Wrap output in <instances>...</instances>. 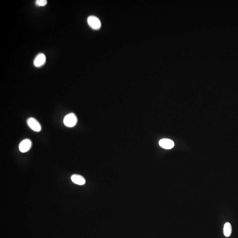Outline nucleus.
Masks as SVG:
<instances>
[{
  "mask_svg": "<svg viewBox=\"0 0 238 238\" xmlns=\"http://www.w3.org/2000/svg\"><path fill=\"white\" fill-rule=\"evenodd\" d=\"M87 22L89 26L94 30H98L101 26V22L95 16H91L87 18Z\"/></svg>",
  "mask_w": 238,
  "mask_h": 238,
  "instance_id": "obj_3",
  "label": "nucleus"
},
{
  "mask_svg": "<svg viewBox=\"0 0 238 238\" xmlns=\"http://www.w3.org/2000/svg\"><path fill=\"white\" fill-rule=\"evenodd\" d=\"M232 228L231 224L229 223H226L224 226V234L226 237H229L231 235Z\"/></svg>",
  "mask_w": 238,
  "mask_h": 238,
  "instance_id": "obj_8",
  "label": "nucleus"
},
{
  "mask_svg": "<svg viewBox=\"0 0 238 238\" xmlns=\"http://www.w3.org/2000/svg\"><path fill=\"white\" fill-rule=\"evenodd\" d=\"M27 124L29 128L35 132H40L42 130V127L39 122L33 117L29 118L27 120Z\"/></svg>",
  "mask_w": 238,
  "mask_h": 238,
  "instance_id": "obj_2",
  "label": "nucleus"
},
{
  "mask_svg": "<svg viewBox=\"0 0 238 238\" xmlns=\"http://www.w3.org/2000/svg\"><path fill=\"white\" fill-rule=\"evenodd\" d=\"M46 61V57L42 53L38 54L34 60V65L36 67L39 68L44 65Z\"/></svg>",
  "mask_w": 238,
  "mask_h": 238,
  "instance_id": "obj_5",
  "label": "nucleus"
},
{
  "mask_svg": "<svg viewBox=\"0 0 238 238\" xmlns=\"http://www.w3.org/2000/svg\"><path fill=\"white\" fill-rule=\"evenodd\" d=\"M35 3L37 6H44L47 4V1L46 0H37Z\"/></svg>",
  "mask_w": 238,
  "mask_h": 238,
  "instance_id": "obj_9",
  "label": "nucleus"
},
{
  "mask_svg": "<svg viewBox=\"0 0 238 238\" xmlns=\"http://www.w3.org/2000/svg\"><path fill=\"white\" fill-rule=\"evenodd\" d=\"M77 117L74 113L68 114L64 119V124L67 127L72 128L76 125L77 123Z\"/></svg>",
  "mask_w": 238,
  "mask_h": 238,
  "instance_id": "obj_1",
  "label": "nucleus"
},
{
  "mask_svg": "<svg viewBox=\"0 0 238 238\" xmlns=\"http://www.w3.org/2000/svg\"><path fill=\"white\" fill-rule=\"evenodd\" d=\"M32 145V142L30 139H26L21 141L19 144V150L22 153H26L29 151Z\"/></svg>",
  "mask_w": 238,
  "mask_h": 238,
  "instance_id": "obj_4",
  "label": "nucleus"
},
{
  "mask_svg": "<svg viewBox=\"0 0 238 238\" xmlns=\"http://www.w3.org/2000/svg\"><path fill=\"white\" fill-rule=\"evenodd\" d=\"M71 180L73 183L79 185H84L86 183L84 178L79 175H73L71 177Z\"/></svg>",
  "mask_w": 238,
  "mask_h": 238,
  "instance_id": "obj_7",
  "label": "nucleus"
},
{
  "mask_svg": "<svg viewBox=\"0 0 238 238\" xmlns=\"http://www.w3.org/2000/svg\"><path fill=\"white\" fill-rule=\"evenodd\" d=\"M159 145L163 148L165 149H172L174 146V143L170 139H164L160 140Z\"/></svg>",
  "mask_w": 238,
  "mask_h": 238,
  "instance_id": "obj_6",
  "label": "nucleus"
}]
</instances>
